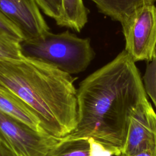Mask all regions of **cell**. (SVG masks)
Masks as SVG:
<instances>
[{
  "label": "cell",
  "mask_w": 156,
  "mask_h": 156,
  "mask_svg": "<svg viewBox=\"0 0 156 156\" xmlns=\"http://www.w3.org/2000/svg\"><path fill=\"white\" fill-rule=\"evenodd\" d=\"M147 96L135 62L124 49L79 83L77 123L66 137H92L122 154L130 118Z\"/></svg>",
  "instance_id": "obj_1"
},
{
  "label": "cell",
  "mask_w": 156,
  "mask_h": 156,
  "mask_svg": "<svg viewBox=\"0 0 156 156\" xmlns=\"http://www.w3.org/2000/svg\"><path fill=\"white\" fill-rule=\"evenodd\" d=\"M71 74L39 60L0 59V87L35 113L48 133L64 138L77 123V89Z\"/></svg>",
  "instance_id": "obj_2"
},
{
  "label": "cell",
  "mask_w": 156,
  "mask_h": 156,
  "mask_svg": "<svg viewBox=\"0 0 156 156\" xmlns=\"http://www.w3.org/2000/svg\"><path fill=\"white\" fill-rule=\"evenodd\" d=\"M24 57L39 60L69 74L84 71L95 57L89 38L65 31L20 43Z\"/></svg>",
  "instance_id": "obj_3"
},
{
  "label": "cell",
  "mask_w": 156,
  "mask_h": 156,
  "mask_svg": "<svg viewBox=\"0 0 156 156\" xmlns=\"http://www.w3.org/2000/svg\"><path fill=\"white\" fill-rule=\"evenodd\" d=\"M124 50L136 63L156 58V6L144 3L121 24Z\"/></svg>",
  "instance_id": "obj_4"
},
{
  "label": "cell",
  "mask_w": 156,
  "mask_h": 156,
  "mask_svg": "<svg viewBox=\"0 0 156 156\" xmlns=\"http://www.w3.org/2000/svg\"><path fill=\"white\" fill-rule=\"evenodd\" d=\"M63 138L35 130L0 110V139L18 156H45Z\"/></svg>",
  "instance_id": "obj_5"
},
{
  "label": "cell",
  "mask_w": 156,
  "mask_h": 156,
  "mask_svg": "<svg viewBox=\"0 0 156 156\" xmlns=\"http://www.w3.org/2000/svg\"><path fill=\"white\" fill-rule=\"evenodd\" d=\"M0 11L21 30L24 40L41 38L50 32L35 0H0Z\"/></svg>",
  "instance_id": "obj_6"
},
{
  "label": "cell",
  "mask_w": 156,
  "mask_h": 156,
  "mask_svg": "<svg viewBox=\"0 0 156 156\" xmlns=\"http://www.w3.org/2000/svg\"><path fill=\"white\" fill-rule=\"evenodd\" d=\"M146 150L156 153V112L149 101L141 105L130 118L122 154L133 156Z\"/></svg>",
  "instance_id": "obj_7"
},
{
  "label": "cell",
  "mask_w": 156,
  "mask_h": 156,
  "mask_svg": "<svg viewBox=\"0 0 156 156\" xmlns=\"http://www.w3.org/2000/svg\"><path fill=\"white\" fill-rule=\"evenodd\" d=\"M0 110L35 130L46 132L41 127L39 119L30 107L18 97L2 87H0Z\"/></svg>",
  "instance_id": "obj_8"
},
{
  "label": "cell",
  "mask_w": 156,
  "mask_h": 156,
  "mask_svg": "<svg viewBox=\"0 0 156 156\" xmlns=\"http://www.w3.org/2000/svg\"><path fill=\"white\" fill-rule=\"evenodd\" d=\"M99 12L121 24L138 6L144 3H153L156 0H90Z\"/></svg>",
  "instance_id": "obj_9"
},
{
  "label": "cell",
  "mask_w": 156,
  "mask_h": 156,
  "mask_svg": "<svg viewBox=\"0 0 156 156\" xmlns=\"http://www.w3.org/2000/svg\"><path fill=\"white\" fill-rule=\"evenodd\" d=\"M88 12L83 0H63V13L57 24L79 32L88 22Z\"/></svg>",
  "instance_id": "obj_10"
},
{
  "label": "cell",
  "mask_w": 156,
  "mask_h": 156,
  "mask_svg": "<svg viewBox=\"0 0 156 156\" xmlns=\"http://www.w3.org/2000/svg\"><path fill=\"white\" fill-rule=\"evenodd\" d=\"M45 156H90L88 138H69L65 136Z\"/></svg>",
  "instance_id": "obj_11"
},
{
  "label": "cell",
  "mask_w": 156,
  "mask_h": 156,
  "mask_svg": "<svg viewBox=\"0 0 156 156\" xmlns=\"http://www.w3.org/2000/svg\"><path fill=\"white\" fill-rule=\"evenodd\" d=\"M23 57L20 43L0 35V59H20Z\"/></svg>",
  "instance_id": "obj_12"
},
{
  "label": "cell",
  "mask_w": 156,
  "mask_h": 156,
  "mask_svg": "<svg viewBox=\"0 0 156 156\" xmlns=\"http://www.w3.org/2000/svg\"><path fill=\"white\" fill-rule=\"evenodd\" d=\"M43 12L52 18L56 24L60 21L63 13V0H35Z\"/></svg>",
  "instance_id": "obj_13"
},
{
  "label": "cell",
  "mask_w": 156,
  "mask_h": 156,
  "mask_svg": "<svg viewBox=\"0 0 156 156\" xmlns=\"http://www.w3.org/2000/svg\"><path fill=\"white\" fill-rule=\"evenodd\" d=\"M90 156H120L122 152L114 147L105 144L92 137L88 138Z\"/></svg>",
  "instance_id": "obj_14"
},
{
  "label": "cell",
  "mask_w": 156,
  "mask_h": 156,
  "mask_svg": "<svg viewBox=\"0 0 156 156\" xmlns=\"http://www.w3.org/2000/svg\"><path fill=\"white\" fill-rule=\"evenodd\" d=\"M0 35L21 43L24 37L21 30L0 11Z\"/></svg>",
  "instance_id": "obj_15"
},
{
  "label": "cell",
  "mask_w": 156,
  "mask_h": 156,
  "mask_svg": "<svg viewBox=\"0 0 156 156\" xmlns=\"http://www.w3.org/2000/svg\"><path fill=\"white\" fill-rule=\"evenodd\" d=\"M0 156H18L1 139H0Z\"/></svg>",
  "instance_id": "obj_16"
},
{
  "label": "cell",
  "mask_w": 156,
  "mask_h": 156,
  "mask_svg": "<svg viewBox=\"0 0 156 156\" xmlns=\"http://www.w3.org/2000/svg\"><path fill=\"white\" fill-rule=\"evenodd\" d=\"M133 156H155V154L151 151L146 150L139 152L135 154Z\"/></svg>",
  "instance_id": "obj_17"
},
{
  "label": "cell",
  "mask_w": 156,
  "mask_h": 156,
  "mask_svg": "<svg viewBox=\"0 0 156 156\" xmlns=\"http://www.w3.org/2000/svg\"><path fill=\"white\" fill-rule=\"evenodd\" d=\"M120 156H126V155H123V154H122L121 155H120Z\"/></svg>",
  "instance_id": "obj_18"
},
{
  "label": "cell",
  "mask_w": 156,
  "mask_h": 156,
  "mask_svg": "<svg viewBox=\"0 0 156 156\" xmlns=\"http://www.w3.org/2000/svg\"><path fill=\"white\" fill-rule=\"evenodd\" d=\"M155 156H156V153H155Z\"/></svg>",
  "instance_id": "obj_19"
}]
</instances>
